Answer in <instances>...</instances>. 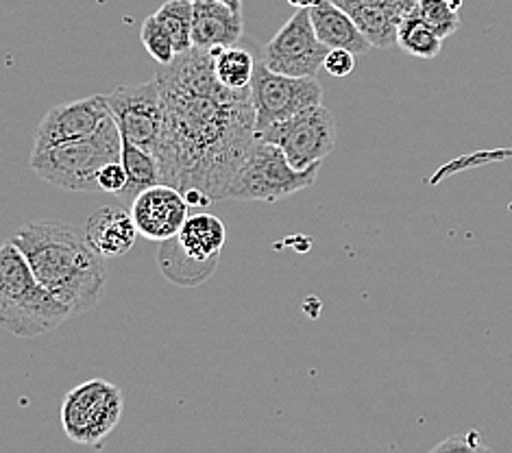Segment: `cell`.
Instances as JSON below:
<instances>
[{
	"instance_id": "277c9868",
	"label": "cell",
	"mask_w": 512,
	"mask_h": 453,
	"mask_svg": "<svg viewBox=\"0 0 512 453\" xmlns=\"http://www.w3.org/2000/svg\"><path fill=\"white\" fill-rule=\"evenodd\" d=\"M120 155H123V133L116 118L109 114L94 136L31 153V168L40 179L57 188L90 192L99 188L96 177L101 168L109 162H120Z\"/></svg>"
},
{
	"instance_id": "9a60e30c",
	"label": "cell",
	"mask_w": 512,
	"mask_h": 453,
	"mask_svg": "<svg viewBox=\"0 0 512 453\" xmlns=\"http://www.w3.org/2000/svg\"><path fill=\"white\" fill-rule=\"evenodd\" d=\"M310 18L314 31L321 42L329 48H345L356 55L369 53V40L364 38L358 24L347 14L343 7H338L334 0H316L310 5Z\"/></svg>"
},
{
	"instance_id": "d4e9b609",
	"label": "cell",
	"mask_w": 512,
	"mask_h": 453,
	"mask_svg": "<svg viewBox=\"0 0 512 453\" xmlns=\"http://www.w3.org/2000/svg\"><path fill=\"white\" fill-rule=\"evenodd\" d=\"M96 183H99V190L114 194V197H120L127 186V170L123 162H109L101 168L99 177H96Z\"/></svg>"
},
{
	"instance_id": "2e32d148",
	"label": "cell",
	"mask_w": 512,
	"mask_h": 453,
	"mask_svg": "<svg viewBox=\"0 0 512 453\" xmlns=\"http://www.w3.org/2000/svg\"><path fill=\"white\" fill-rule=\"evenodd\" d=\"M175 240L190 260L216 268L227 240V227L214 214H192Z\"/></svg>"
},
{
	"instance_id": "603a6c76",
	"label": "cell",
	"mask_w": 512,
	"mask_h": 453,
	"mask_svg": "<svg viewBox=\"0 0 512 453\" xmlns=\"http://www.w3.org/2000/svg\"><path fill=\"white\" fill-rule=\"evenodd\" d=\"M140 38H142V44L146 51H149V55L160 66L170 64V61L177 57V48H175L173 38H170V33L164 29V24L155 18V14L144 20Z\"/></svg>"
},
{
	"instance_id": "7402d4cb",
	"label": "cell",
	"mask_w": 512,
	"mask_h": 453,
	"mask_svg": "<svg viewBox=\"0 0 512 453\" xmlns=\"http://www.w3.org/2000/svg\"><path fill=\"white\" fill-rule=\"evenodd\" d=\"M155 18L164 24L175 42L177 55L186 53L192 44V18H194V0H166V3L155 11Z\"/></svg>"
},
{
	"instance_id": "83f0119b",
	"label": "cell",
	"mask_w": 512,
	"mask_h": 453,
	"mask_svg": "<svg viewBox=\"0 0 512 453\" xmlns=\"http://www.w3.org/2000/svg\"><path fill=\"white\" fill-rule=\"evenodd\" d=\"M449 449H465V451H475V449H484V445L480 443L478 434H462V436H451L447 438L445 443L438 445L434 451H449Z\"/></svg>"
},
{
	"instance_id": "5b68a950",
	"label": "cell",
	"mask_w": 512,
	"mask_h": 453,
	"mask_svg": "<svg viewBox=\"0 0 512 453\" xmlns=\"http://www.w3.org/2000/svg\"><path fill=\"white\" fill-rule=\"evenodd\" d=\"M319 168L321 164L297 170L277 144L255 140L236 177L231 179L225 199L264 203L282 201L299 190L314 186Z\"/></svg>"
},
{
	"instance_id": "cb8c5ba5",
	"label": "cell",
	"mask_w": 512,
	"mask_h": 453,
	"mask_svg": "<svg viewBox=\"0 0 512 453\" xmlns=\"http://www.w3.org/2000/svg\"><path fill=\"white\" fill-rule=\"evenodd\" d=\"M414 9L443 40L460 29L458 11L449 5V0H417Z\"/></svg>"
},
{
	"instance_id": "7a4b0ae2",
	"label": "cell",
	"mask_w": 512,
	"mask_h": 453,
	"mask_svg": "<svg viewBox=\"0 0 512 453\" xmlns=\"http://www.w3.org/2000/svg\"><path fill=\"white\" fill-rule=\"evenodd\" d=\"M11 242L27 257L33 275L75 316L103 299V255L92 247L85 231L62 220H38L18 229Z\"/></svg>"
},
{
	"instance_id": "8992f818",
	"label": "cell",
	"mask_w": 512,
	"mask_h": 453,
	"mask_svg": "<svg viewBox=\"0 0 512 453\" xmlns=\"http://www.w3.org/2000/svg\"><path fill=\"white\" fill-rule=\"evenodd\" d=\"M125 399L105 379H90L68 390L62 403V425L77 445H101L123 419Z\"/></svg>"
},
{
	"instance_id": "7c38bea8",
	"label": "cell",
	"mask_w": 512,
	"mask_h": 453,
	"mask_svg": "<svg viewBox=\"0 0 512 453\" xmlns=\"http://www.w3.org/2000/svg\"><path fill=\"white\" fill-rule=\"evenodd\" d=\"M188 210L190 203L184 192L168 186V183H157L131 201V214L140 236L153 242L175 238L190 216Z\"/></svg>"
},
{
	"instance_id": "8fae6325",
	"label": "cell",
	"mask_w": 512,
	"mask_h": 453,
	"mask_svg": "<svg viewBox=\"0 0 512 453\" xmlns=\"http://www.w3.org/2000/svg\"><path fill=\"white\" fill-rule=\"evenodd\" d=\"M109 114H112V109H109L107 96L101 94L88 96V99L81 101L55 105L53 109H48L38 131H35L33 153L46 151L51 146L64 142L94 136Z\"/></svg>"
},
{
	"instance_id": "484cf974",
	"label": "cell",
	"mask_w": 512,
	"mask_h": 453,
	"mask_svg": "<svg viewBox=\"0 0 512 453\" xmlns=\"http://www.w3.org/2000/svg\"><path fill=\"white\" fill-rule=\"evenodd\" d=\"M338 7H343L347 14L353 9H362V7H373V9H388V11H397V14L406 16L417 5V0H334Z\"/></svg>"
},
{
	"instance_id": "ac0fdd59",
	"label": "cell",
	"mask_w": 512,
	"mask_h": 453,
	"mask_svg": "<svg viewBox=\"0 0 512 453\" xmlns=\"http://www.w3.org/2000/svg\"><path fill=\"white\" fill-rule=\"evenodd\" d=\"M157 264H160V271L168 281H173L177 286H199L205 279L214 275V266H205L190 260V257L179 249L175 238L162 242V249L157 253Z\"/></svg>"
},
{
	"instance_id": "6da1fadb",
	"label": "cell",
	"mask_w": 512,
	"mask_h": 453,
	"mask_svg": "<svg viewBox=\"0 0 512 453\" xmlns=\"http://www.w3.org/2000/svg\"><path fill=\"white\" fill-rule=\"evenodd\" d=\"M164 125L155 157L162 183L223 201L255 136L251 88L231 90L216 75V53L192 46L155 75Z\"/></svg>"
},
{
	"instance_id": "3957f363",
	"label": "cell",
	"mask_w": 512,
	"mask_h": 453,
	"mask_svg": "<svg viewBox=\"0 0 512 453\" xmlns=\"http://www.w3.org/2000/svg\"><path fill=\"white\" fill-rule=\"evenodd\" d=\"M72 310L33 275L11 238L0 249V323L18 338H35L64 325Z\"/></svg>"
},
{
	"instance_id": "f1b7e54d",
	"label": "cell",
	"mask_w": 512,
	"mask_h": 453,
	"mask_svg": "<svg viewBox=\"0 0 512 453\" xmlns=\"http://www.w3.org/2000/svg\"><path fill=\"white\" fill-rule=\"evenodd\" d=\"M221 3L229 5L231 9H236V11H242V0H221Z\"/></svg>"
},
{
	"instance_id": "4fadbf2b",
	"label": "cell",
	"mask_w": 512,
	"mask_h": 453,
	"mask_svg": "<svg viewBox=\"0 0 512 453\" xmlns=\"http://www.w3.org/2000/svg\"><path fill=\"white\" fill-rule=\"evenodd\" d=\"M245 31L242 11L231 9L221 0H194L192 44L203 51H221L236 46Z\"/></svg>"
},
{
	"instance_id": "44dd1931",
	"label": "cell",
	"mask_w": 512,
	"mask_h": 453,
	"mask_svg": "<svg viewBox=\"0 0 512 453\" xmlns=\"http://www.w3.org/2000/svg\"><path fill=\"white\" fill-rule=\"evenodd\" d=\"M255 64L258 61L251 57L247 48L227 46L216 51V75L231 90L251 88Z\"/></svg>"
},
{
	"instance_id": "e0dca14e",
	"label": "cell",
	"mask_w": 512,
	"mask_h": 453,
	"mask_svg": "<svg viewBox=\"0 0 512 453\" xmlns=\"http://www.w3.org/2000/svg\"><path fill=\"white\" fill-rule=\"evenodd\" d=\"M120 162H123L127 170V186L123 194H120L123 199L133 201L144 190L162 183L160 162H157L155 153L142 149V146L123 140V155H120Z\"/></svg>"
},
{
	"instance_id": "d6986e66",
	"label": "cell",
	"mask_w": 512,
	"mask_h": 453,
	"mask_svg": "<svg viewBox=\"0 0 512 453\" xmlns=\"http://www.w3.org/2000/svg\"><path fill=\"white\" fill-rule=\"evenodd\" d=\"M349 16L358 24V29L362 31V35L369 40L373 48H393L397 46L401 20H404L408 14L401 16L397 11L362 7V9L349 11Z\"/></svg>"
},
{
	"instance_id": "30bf717a",
	"label": "cell",
	"mask_w": 512,
	"mask_h": 453,
	"mask_svg": "<svg viewBox=\"0 0 512 453\" xmlns=\"http://www.w3.org/2000/svg\"><path fill=\"white\" fill-rule=\"evenodd\" d=\"M107 103L123 133V140L155 153L164 125L162 92L157 81L120 85L112 94H107Z\"/></svg>"
},
{
	"instance_id": "ba28073f",
	"label": "cell",
	"mask_w": 512,
	"mask_h": 453,
	"mask_svg": "<svg viewBox=\"0 0 512 453\" xmlns=\"http://www.w3.org/2000/svg\"><path fill=\"white\" fill-rule=\"evenodd\" d=\"M258 140L277 144L297 170L321 164L336 149V118L327 107L316 105L264 129Z\"/></svg>"
},
{
	"instance_id": "5bb4252c",
	"label": "cell",
	"mask_w": 512,
	"mask_h": 453,
	"mask_svg": "<svg viewBox=\"0 0 512 453\" xmlns=\"http://www.w3.org/2000/svg\"><path fill=\"white\" fill-rule=\"evenodd\" d=\"M85 236L103 257H120L133 249L140 231L133 214L123 207H99L85 223Z\"/></svg>"
},
{
	"instance_id": "ffe728a7",
	"label": "cell",
	"mask_w": 512,
	"mask_h": 453,
	"mask_svg": "<svg viewBox=\"0 0 512 453\" xmlns=\"http://www.w3.org/2000/svg\"><path fill=\"white\" fill-rule=\"evenodd\" d=\"M397 46L412 57L434 59L438 53H441L443 38L419 16L417 9H412L410 14L401 20Z\"/></svg>"
},
{
	"instance_id": "9c48e42d",
	"label": "cell",
	"mask_w": 512,
	"mask_h": 453,
	"mask_svg": "<svg viewBox=\"0 0 512 453\" xmlns=\"http://www.w3.org/2000/svg\"><path fill=\"white\" fill-rule=\"evenodd\" d=\"M329 51L332 48L323 44L314 31L310 7H301L264 46L262 61L288 77H316Z\"/></svg>"
},
{
	"instance_id": "52a82bcc",
	"label": "cell",
	"mask_w": 512,
	"mask_h": 453,
	"mask_svg": "<svg viewBox=\"0 0 512 453\" xmlns=\"http://www.w3.org/2000/svg\"><path fill=\"white\" fill-rule=\"evenodd\" d=\"M251 101L255 107V136H260L275 122L323 105V85L316 77L282 75L260 59L251 81Z\"/></svg>"
},
{
	"instance_id": "4316f807",
	"label": "cell",
	"mask_w": 512,
	"mask_h": 453,
	"mask_svg": "<svg viewBox=\"0 0 512 453\" xmlns=\"http://www.w3.org/2000/svg\"><path fill=\"white\" fill-rule=\"evenodd\" d=\"M356 57V53L345 51V48H332L325 57L323 70H327L332 77H349L356 72Z\"/></svg>"
}]
</instances>
